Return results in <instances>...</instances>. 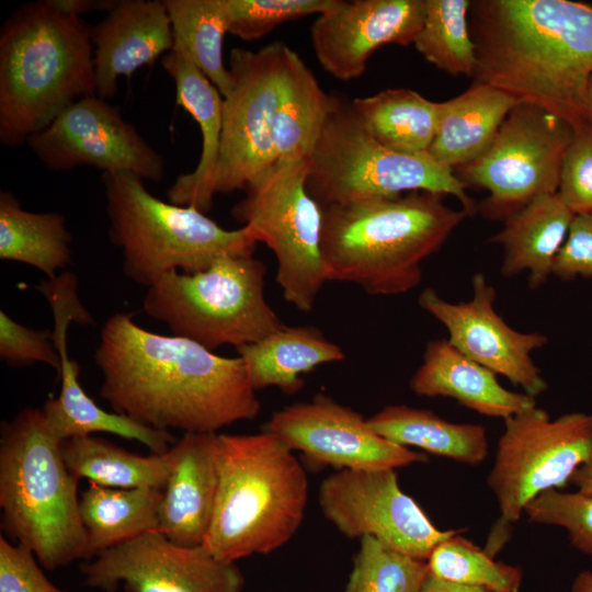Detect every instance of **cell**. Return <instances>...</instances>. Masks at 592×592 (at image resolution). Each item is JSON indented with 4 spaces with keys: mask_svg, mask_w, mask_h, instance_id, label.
<instances>
[{
    "mask_svg": "<svg viewBox=\"0 0 592 592\" xmlns=\"http://www.w3.org/2000/svg\"><path fill=\"white\" fill-rule=\"evenodd\" d=\"M116 312L104 323L94 362L100 396L140 424L184 433H217L254 419L261 402L240 356L226 357L177 335L137 325Z\"/></svg>",
    "mask_w": 592,
    "mask_h": 592,
    "instance_id": "cell-1",
    "label": "cell"
},
{
    "mask_svg": "<svg viewBox=\"0 0 592 592\" xmlns=\"http://www.w3.org/2000/svg\"><path fill=\"white\" fill-rule=\"evenodd\" d=\"M474 81L544 109L571 127L590 116L592 2L476 0L468 12Z\"/></svg>",
    "mask_w": 592,
    "mask_h": 592,
    "instance_id": "cell-2",
    "label": "cell"
},
{
    "mask_svg": "<svg viewBox=\"0 0 592 592\" xmlns=\"http://www.w3.org/2000/svg\"><path fill=\"white\" fill-rule=\"evenodd\" d=\"M443 195L410 192L323 206L321 253L328 281L375 296L402 295L422 281V263L469 216Z\"/></svg>",
    "mask_w": 592,
    "mask_h": 592,
    "instance_id": "cell-3",
    "label": "cell"
},
{
    "mask_svg": "<svg viewBox=\"0 0 592 592\" xmlns=\"http://www.w3.org/2000/svg\"><path fill=\"white\" fill-rule=\"evenodd\" d=\"M91 26L52 0L24 4L0 32V141L15 147L96 94Z\"/></svg>",
    "mask_w": 592,
    "mask_h": 592,
    "instance_id": "cell-4",
    "label": "cell"
},
{
    "mask_svg": "<svg viewBox=\"0 0 592 592\" xmlns=\"http://www.w3.org/2000/svg\"><path fill=\"white\" fill-rule=\"evenodd\" d=\"M215 455L218 489L205 548L236 562L287 544L308 502L307 473L294 451L263 430L217 434Z\"/></svg>",
    "mask_w": 592,
    "mask_h": 592,
    "instance_id": "cell-5",
    "label": "cell"
},
{
    "mask_svg": "<svg viewBox=\"0 0 592 592\" xmlns=\"http://www.w3.org/2000/svg\"><path fill=\"white\" fill-rule=\"evenodd\" d=\"M78 482L43 409L25 408L0 430V509L5 537L49 571L87 560Z\"/></svg>",
    "mask_w": 592,
    "mask_h": 592,
    "instance_id": "cell-6",
    "label": "cell"
},
{
    "mask_svg": "<svg viewBox=\"0 0 592 592\" xmlns=\"http://www.w3.org/2000/svg\"><path fill=\"white\" fill-rule=\"evenodd\" d=\"M101 180L123 272L147 288L171 271L196 273L226 254H253L259 242L248 226L227 230L193 206L161 201L135 173L105 172Z\"/></svg>",
    "mask_w": 592,
    "mask_h": 592,
    "instance_id": "cell-7",
    "label": "cell"
},
{
    "mask_svg": "<svg viewBox=\"0 0 592 592\" xmlns=\"http://www.w3.org/2000/svg\"><path fill=\"white\" fill-rule=\"evenodd\" d=\"M265 272L253 254H226L196 273L171 271L147 288L143 309L172 335L210 351L238 349L284 325L265 299Z\"/></svg>",
    "mask_w": 592,
    "mask_h": 592,
    "instance_id": "cell-8",
    "label": "cell"
},
{
    "mask_svg": "<svg viewBox=\"0 0 592 592\" xmlns=\"http://www.w3.org/2000/svg\"><path fill=\"white\" fill-rule=\"evenodd\" d=\"M454 170L429 153L408 155L382 145L351 103L334 98L308 159L307 190L323 207L410 192L453 195L469 215L477 205Z\"/></svg>",
    "mask_w": 592,
    "mask_h": 592,
    "instance_id": "cell-9",
    "label": "cell"
},
{
    "mask_svg": "<svg viewBox=\"0 0 592 592\" xmlns=\"http://www.w3.org/2000/svg\"><path fill=\"white\" fill-rule=\"evenodd\" d=\"M503 421L487 477L500 511L499 525L485 548L493 557L526 505L547 490L562 489L592 456V413L576 411L551 419L536 406Z\"/></svg>",
    "mask_w": 592,
    "mask_h": 592,
    "instance_id": "cell-10",
    "label": "cell"
},
{
    "mask_svg": "<svg viewBox=\"0 0 592 592\" xmlns=\"http://www.w3.org/2000/svg\"><path fill=\"white\" fill-rule=\"evenodd\" d=\"M308 159L275 162L244 189L231 216L274 253L283 297L309 312L328 281L321 253L322 206L307 190Z\"/></svg>",
    "mask_w": 592,
    "mask_h": 592,
    "instance_id": "cell-11",
    "label": "cell"
},
{
    "mask_svg": "<svg viewBox=\"0 0 592 592\" xmlns=\"http://www.w3.org/2000/svg\"><path fill=\"white\" fill-rule=\"evenodd\" d=\"M572 127L544 109L521 102L501 124L487 151L456 169L467 186L488 191L477 210L505 220L534 197L557 193ZM455 171V170H454Z\"/></svg>",
    "mask_w": 592,
    "mask_h": 592,
    "instance_id": "cell-12",
    "label": "cell"
},
{
    "mask_svg": "<svg viewBox=\"0 0 592 592\" xmlns=\"http://www.w3.org/2000/svg\"><path fill=\"white\" fill-rule=\"evenodd\" d=\"M286 48L275 42L257 52L230 50L231 87L224 96L216 194L244 191L276 162L272 122Z\"/></svg>",
    "mask_w": 592,
    "mask_h": 592,
    "instance_id": "cell-13",
    "label": "cell"
},
{
    "mask_svg": "<svg viewBox=\"0 0 592 592\" xmlns=\"http://www.w3.org/2000/svg\"><path fill=\"white\" fill-rule=\"evenodd\" d=\"M323 516L345 537H372L407 556L428 560L458 530H440L398 483L394 469H339L318 490Z\"/></svg>",
    "mask_w": 592,
    "mask_h": 592,
    "instance_id": "cell-14",
    "label": "cell"
},
{
    "mask_svg": "<svg viewBox=\"0 0 592 592\" xmlns=\"http://www.w3.org/2000/svg\"><path fill=\"white\" fill-rule=\"evenodd\" d=\"M26 144L54 171L80 166L105 172L128 171L152 182L164 178L163 158L107 100L90 95L64 110Z\"/></svg>",
    "mask_w": 592,
    "mask_h": 592,
    "instance_id": "cell-15",
    "label": "cell"
},
{
    "mask_svg": "<svg viewBox=\"0 0 592 592\" xmlns=\"http://www.w3.org/2000/svg\"><path fill=\"white\" fill-rule=\"evenodd\" d=\"M91 589L116 592H243L236 562L216 558L204 545H178L151 531L79 566Z\"/></svg>",
    "mask_w": 592,
    "mask_h": 592,
    "instance_id": "cell-16",
    "label": "cell"
},
{
    "mask_svg": "<svg viewBox=\"0 0 592 592\" xmlns=\"http://www.w3.org/2000/svg\"><path fill=\"white\" fill-rule=\"evenodd\" d=\"M264 430L291 449L339 469L396 470L428 462L424 454L385 439L361 413L322 392L276 410Z\"/></svg>",
    "mask_w": 592,
    "mask_h": 592,
    "instance_id": "cell-17",
    "label": "cell"
},
{
    "mask_svg": "<svg viewBox=\"0 0 592 592\" xmlns=\"http://www.w3.org/2000/svg\"><path fill=\"white\" fill-rule=\"evenodd\" d=\"M471 287L473 297L460 303L445 300L428 287L421 292L418 304L446 328L449 343L466 356L531 397L545 392L548 384L532 353L542 349L548 338L540 332L511 328L496 311L497 292L483 273L473 276Z\"/></svg>",
    "mask_w": 592,
    "mask_h": 592,
    "instance_id": "cell-18",
    "label": "cell"
},
{
    "mask_svg": "<svg viewBox=\"0 0 592 592\" xmlns=\"http://www.w3.org/2000/svg\"><path fill=\"white\" fill-rule=\"evenodd\" d=\"M424 15L425 0H343L312 23V50L332 77L354 80L382 46L413 44Z\"/></svg>",
    "mask_w": 592,
    "mask_h": 592,
    "instance_id": "cell-19",
    "label": "cell"
},
{
    "mask_svg": "<svg viewBox=\"0 0 592 592\" xmlns=\"http://www.w3.org/2000/svg\"><path fill=\"white\" fill-rule=\"evenodd\" d=\"M96 95L109 100L117 80L152 66L172 50L173 34L167 7L160 0H117L91 29Z\"/></svg>",
    "mask_w": 592,
    "mask_h": 592,
    "instance_id": "cell-20",
    "label": "cell"
},
{
    "mask_svg": "<svg viewBox=\"0 0 592 592\" xmlns=\"http://www.w3.org/2000/svg\"><path fill=\"white\" fill-rule=\"evenodd\" d=\"M217 433H184L173 446V467L162 491L156 531L182 546L204 545L218 489Z\"/></svg>",
    "mask_w": 592,
    "mask_h": 592,
    "instance_id": "cell-21",
    "label": "cell"
},
{
    "mask_svg": "<svg viewBox=\"0 0 592 592\" xmlns=\"http://www.w3.org/2000/svg\"><path fill=\"white\" fill-rule=\"evenodd\" d=\"M409 386L418 396L453 398L479 414L503 420L536 407L534 397L504 388L496 373L466 356L447 339L426 343L422 364Z\"/></svg>",
    "mask_w": 592,
    "mask_h": 592,
    "instance_id": "cell-22",
    "label": "cell"
},
{
    "mask_svg": "<svg viewBox=\"0 0 592 592\" xmlns=\"http://www.w3.org/2000/svg\"><path fill=\"white\" fill-rule=\"evenodd\" d=\"M164 71L174 81L177 104L198 124L202 150L192 172L177 178L168 190L170 203L193 206L203 213L212 209L223 130L224 98L209 79L189 59L169 52L161 58Z\"/></svg>",
    "mask_w": 592,
    "mask_h": 592,
    "instance_id": "cell-23",
    "label": "cell"
},
{
    "mask_svg": "<svg viewBox=\"0 0 592 592\" xmlns=\"http://www.w3.org/2000/svg\"><path fill=\"white\" fill-rule=\"evenodd\" d=\"M519 103L493 86L473 81L459 95L439 102L436 133L428 153L452 170L475 161L487 151Z\"/></svg>",
    "mask_w": 592,
    "mask_h": 592,
    "instance_id": "cell-24",
    "label": "cell"
},
{
    "mask_svg": "<svg viewBox=\"0 0 592 592\" xmlns=\"http://www.w3.org/2000/svg\"><path fill=\"white\" fill-rule=\"evenodd\" d=\"M574 214L558 193L542 194L504 220L490 242L503 247L501 273L511 277L528 272L530 287L542 286L567 238Z\"/></svg>",
    "mask_w": 592,
    "mask_h": 592,
    "instance_id": "cell-25",
    "label": "cell"
},
{
    "mask_svg": "<svg viewBox=\"0 0 592 592\" xmlns=\"http://www.w3.org/2000/svg\"><path fill=\"white\" fill-rule=\"evenodd\" d=\"M237 352L255 390L273 386L285 394L303 387V374L345 357L342 349L318 329L285 325Z\"/></svg>",
    "mask_w": 592,
    "mask_h": 592,
    "instance_id": "cell-26",
    "label": "cell"
},
{
    "mask_svg": "<svg viewBox=\"0 0 592 592\" xmlns=\"http://www.w3.org/2000/svg\"><path fill=\"white\" fill-rule=\"evenodd\" d=\"M333 102L299 55L287 46L272 122L276 162L309 159Z\"/></svg>",
    "mask_w": 592,
    "mask_h": 592,
    "instance_id": "cell-27",
    "label": "cell"
},
{
    "mask_svg": "<svg viewBox=\"0 0 592 592\" xmlns=\"http://www.w3.org/2000/svg\"><path fill=\"white\" fill-rule=\"evenodd\" d=\"M382 436L403 447L477 466L486 460L489 444L485 426L454 423L431 410L389 405L368 419Z\"/></svg>",
    "mask_w": 592,
    "mask_h": 592,
    "instance_id": "cell-28",
    "label": "cell"
},
{
    "mask_svg": "<svg viewBox=\"0 0 592 592\" xmlns=\"http://www.w3.org/2000/svg\"><path fill=\"white\" fill-rule=\"evenodd\" d=\"M162 491L152 488H111L89 481L79 499L87 536V560L156 531Z\"/></svg>",
    "mask_w": 592,
    "mask_h": 592,
    "instance_id": "cell-29",
    "label": "cell"
},
{
    "mask_svg": "<svg viewBox=\"0 0 592 592\" xmlns=\"http://www.w3.org/2000/svg\"><path fill=\"white\" fill-rule=\"evenodd\" d=\"M71 234L57 212L33 213L0 192V259L31 265L52 280L71 261Z\"/></svg>",
    "mask_w": 592,
    "mask_h": 592,
    "instance_id": "cell-30",
    "label": "cell"
},
{
    "mask_svg": "<svg viewBox=\"0 0 592 592\" xmlns=\"http://www.w3.org/2000/svg\"><path fill=\"white\" fill-rule=\"evenodd\" d=\"M61 454L71 475L111 488L163 490L173 467V452L148 456L128 452L93 435L61 442Z\"/></svg>",
    "mask_w": 592,
    "mask_h": 592,
    "instance_id": "cell-31",
    "label": "cell"
},
{
    "mask_svg": "<svg viewBox=\"0 0 592 592\" xmlns=\"http://www.w3.org/2000/svg\"><path fill=\"white\" fill-rule=\"evenodd\" d=\"M351 106L372 136L385 147L408 155L428 153L436 133L439 102L414 90L397 88L356 98Z\"/></svg>",
    "mask_w": 592,
    "mask_h": 592,
    "instance_id": "cell-32",
    "label": "cell"
},
{
    "mask_svg": "<svg viewBox=\"0 0 592 592\" xmlns=\"http://www.w3.org/2000/svg\"><path fill=\"white\" fill-rule=\"evenodd\" d=\"M42 409L52 431L61 442L104 432L137 441L152 454H166L177 442L169 431L103 410L84 391L79 375L61 376L59 395L47 399Z\"/></svg>",
    "mask_w": 592,
    "mask_h": 592,
    "instance_id": "cell-33",
    "label": "cell"
},
{
    "mask_svg": "<svg viewBox=\"0 0 592 592\" xmlns=\"http://www.w3.org/2000/svg\"><path fill=\"white\" fill-rule=\"evenodd\" d=\"M172 26L173 47L194 64L218 89L223 98L231 87L223 58L228 33L225 0H163Z\"/></svg>",
    "mask_w": 592,
    "mask_h": 592,
    "instance_id": "cell-34",
    "label": "cell"
},
{
    "mask_svg": "<svg viewBox=\"0 0 592 592\" xmlns=\"http://www.w3.org/2000/svg\"><path fill=\"white\" fill-rule=\"evenodd\" d=\"M469 0H425V15L413 45L426 61L452 76L474 77L477 58Z\"/></svg>",
    "mask_w": 592,
    "mask_h": 592,
    "instance_id": "cell-35",
    "label": "cell"
},
{
    "mask_svg": "<svg viewBox=\"0 0 592 592\" xmlns=\"http://www.w3.org/2000/svg\"><path fill=\"white\" fill-rule=\"evenodd\" d=\"M463 530L442 540L429 556V574L440 580L492 592H520L523 570L497 561L463 535Z\"/></svg>",
    "mask_w": 592,
    "mask_h": 592,
    "instance_id": "cell-36",
    "label": "cell"
},
{
    "mask_svg": "<svg viewBox=\"0 0 592 592\" xmlns=\"http://www.w3.org/2000/svg\"><path fill=\"white\" fill-rule=\"evenodd\" d=\"M429 577L425 560L362 537L342 592H419Z\"/></svg>",
    "mask_w": 592,
    "mask_h": 592,
    "instance_id": "cell-37",
    "label": "cell"
},
{
    "mask_svg": "<svg viewBox=\"0 0 592 592\" xmlns=\"http://www.w3.org/2000/svg\"><path fill=\"white\" fill-rule=\"evenodd\" d=\"M343 0H225L228 33L257 41L276 26L335 9Z\"/></svg>",
    "mask_w": 592,
    "mask_h": 592,
    "instance_id": "cell-38",
    "label": "cell"
},
{
    "mask_svg": "<svg viewBox=\"0 0 592 592\" xmlns=\"http://www.w3.org/2000/svg\"><path fill=\"white\" fill-rule=\"evenodd\" d=\"M524 513L531 523L562 527L570 545L592 557V496L550 489L532 500Z\"/></svg>",
    "mask_w": 592,
    "mask_h": 592,
    "instance_id": "cell-39",
    "label": "cell"
},
{
    "mask_svg": "<svg viewBox=\"0 0 592 592\" xmlns=\"http://www.w3.org/2000/svg\"><path fill=\"white\" fill-rule=\"evenodd\" d=\"M557 193L574 215L592 212V115L572 126Z\"/></svg>",
    "mask_w": 592,
    "mask_h": 592,
    "instance_id": "cell-40",
    "label": "cell"
},
{
    "mask_svg": "<svg viewBox=\"0 0 592 592\" xmlns=\"http://www.w3.org/2000/svg\"><path fill=\"white\" fill-rule=\"evenodd\" d=\"M0 358L10 366L44 363L57 374L60 369V356L53 332L20 325L3 310L0 311Z\"/></svg>",
    "mask_w": 592,
    "mask_h": 592,
    "instance_id": "cell-41",
    "label": "cell"
},
{
    "mask_svg": "<svg viewBox=\"0 0 592 592\" xmlns=\"http://www.w3.org/2000/svg\"><path fill=\"white\" fill-rule=\"evenodd\" d=\"M35 555L0 535V592H68L44 573Z\"/></svg>",
    "mask_w": 592,
    "mask_h": 592,
    "instance_id": "cell-42",
    "label": "cell"
},
{
    "mask_svg": "<svg viewBox=\"0 0 592 592\" xmlns=\"http://www.w3.org/2000/svg\"><path fill=\"white\" fill-rule=\"evenodd\" d=\"M551 274L565 281L592 278V212L574 215Z\"/></svg>",
    "mask_w": 592,
    "mask_h": 592,
    "instance_id": "cell-43",
    "label": "cell"
},
{
    "mask_svg": "<svg viewBox=\"0 0 592 592\" xmlns=\"http://www.w3.org/2000/svg\"><path fill=\"white\" fill-rule=\"evenodd\" d=\"M60 10L80 16L89 12L105 11L106 13L117 3V0H52Z\"/></svg>",
    "mask_w": 592,
    "mask_h": 592,
    "instance_id": "cell-44",
    "label": "cell"
},
{
    "mask_svg": "<svg viewBox=\"0 0 592 592\" xmlns=\"http://www.w3.org/2000/svg\"><path fill=\"white\" fill-rule=\"evenodd\" d=\"M419 592H492L486 589L446 582L429 574Z\"/></svg>",
    "mask_w": 592,
    "mask_h": 592,
    "instance_id": "cell-45",
    "label": "cell"
},
{
    "mask_svg": "<svg viewBox=\"0 0 592 592\" xmlns=\"http://www.w3.org/2000/svg\"><path fill=\"white\" fill-rule=\"evenodd\" d=\"M569 483L592 496V456L573 473Z\"/></svg>",
    "mask_w": 592,
    "mask_h": 592,
    "instance_id": "cell-46",
    "label": "cell"
},
{
    "mask_svg": "<svg viewBox=\"0 0 592 592\" xmlns=\"http://www.w3.org/2000/svg\"><path fill=\"white\" fill-rule=\"evenodd\" d=\"M570 592H592V571L588 569L579 571L573 579Z\"/></svg>",
    "mask_w": 592,
    "mask_h": 592,
    "instance_id": "cell-47",
    "label": "cell"
},
{
    "mask_svg": "<svg viewBox=\"0 0 592 592\" xmlns=\"http://www.w3.org/2000/svg\"><path fill=\"white\" fill-rule=\"evenodd\" d=\"M587 105L589 113L592 115V76L589 79L587 88Z\"/></svg>",
    "mask_w": 592,
    "mask_h": 592,
    "instance_id": "cell-48",
    "label": "cell"
}]
</instances>
